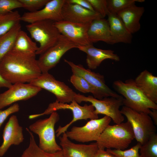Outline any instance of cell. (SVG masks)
Returning <instances> with one entry per match:
<instances>
[{"label":"cell","mask_w":157,"mask_h":157,"mask_svg":"<svg viewBox=\"0 0 157 157\" xmlns=\"http://www.w3.org/2000/svg\"><path fill=\"white\" fill-rule=\"evenodd\" d=\"M35 56L11 50L0 62L1 75L11 84L30 83L42 74Z\"/></svg>","instance_id":"cell-1"},{"label":"cell","mask_w":157,"mask_h":157,"mask_svg":"<svg viewBox=\"0 0 157 157\" xmlns=\"http://www.w3.org/2000/svg\"><path fill=\"white\" fill-rule=\"evenodd\" d=\"M113 88L122 95L124 106L139 112L149 114L151 109H157V104L150 100L135 84L134 80L129 79L124 82L115 81Z\"/></svg>","instance_id":"cell-2"},{"label":"cell","mask_w":157,"mask_h":157,"mask_svg":"<svg viewBox=\"0 0 157 157\" xmlns=\"http://www.w3.org/2000/svg\"><path fill=\"white\" fill-rule=\"evenodd\" d=\"M135 139L131 124L125 122L109 125L96 141L99 149L124 150Z\"/></svg>","instance_id":"cell-3"},{"label":"cell","mask_w":157,"mask_h":157,"mask_svg":"<svg viewBox=\"0 0 157 157\" xmlns=\"http://www.w3.org/2000/svg\"><path fill=\"white\" fill-rule=\"evenodd\" d=\"M61 109H69L73 113V118L71 121L63 126H59L56 130V137L65 132L68 128L75 122L79 120H87L88 119L98 118V115L94 111V107L91 104H85L82 106L80 105L75 100L70 104L58 102L56 101L49 104L47 108L43 113L30 115V119L35 118L45 115L51 114L53 112Z\"/></svg>","instance_id":"cell-4"},{"label":"cell","mask_w":157,"mask_h":157,"mask_svg":"<svg viewBox=\"0 0 157 157\" xmlns=\"http://www.w3.org/2000/svg\"><path fill=\"white\" fill-rule=\"evenodd\" d=\"M59 119L58 113L53 112L49 117L38 120L29 126L30 130L39 137V147L46 152L53 153L62 150L56 142L54 130Z\"/></svg>","instance_id":"cell-5"},{"label":"cell","mask_w":157,"mask_h":157,"mask_svg":"<svg viewBox=\"0 0 157 157\" xmlns=\"http://www.w3.org/2000/svg\"><path fill=\"white\" fill-rule=\"evenodd\" d=\"M54 22L45 20L26 26L31 37L39 43L36 55H40L53 46L60 37L61 34L56 27Z\"/></svg>","instance_id":"cell-6"},{"label":"cell","mask_w":157,"mask_h":157,"mask_svg":"<svg viewBox=\"0 0 157 157\" xmlns=\"http://www.w3.org/2000/svg\"><path fill=\"white\" fill-rule=\"evenodd\" d=\"M123 98L121 96L117 98L108 97L99 99L91 95L87 97L76 93L74 99L78 104L83 101L90 103L95 108L94 111L96 114H103L108 116L114 123L119 124L122 122L124 120V116L119 110L120 107L123 105Z\"/></svg>","instance_id":"cell-7"},{"label":"cell","mask_w":157,"mask_h":157,"mask_svg":"<svg viewBox=\"0 0 157 157\" xmlns=\"http://www.w3.org/2000/svg\"><path fill=\"white\" fill-rule=\"evenodd\" d=\"M120 111L131 124L135 138L138 142L143 144L152 135L156 133L154 124L149 114L137 112L125 106L122 107Z\"/></svg>","instance_id":"cell-8"},{"label":"cell","mask_w":157,"mask_h":157,"mask_svg":"<svg viewBox=\"0 0 157 157\" xmlns=\"http://www.w3.org/2000/svg\"><path fill=\"white\" fill-rule=\"evenodd\" d=\"M111 121L110 117L105 115L100 119H91L83 126H73L65 133L69 139L78 142L96 141Z\"/></svg>","instance_id":"cell-9"},{"label":"cell","mask_w":157,"mask_h":157,"mask_svg":"<svg viewBox=\"0 0 157 157\" xmlns=\"http://www.w3.org/2000/svg\"><path fill=\"white\" fill-rule=\"evenodd\" d=\"M30 83L52 93L56 97V101L59 102H71L74 100L76 94L65 83L56 80L48 72L42 73Z\"/></svg>","instance_id":"cell-10"},{"label":"cell","mask_w":157,"mask_h":157,"mask_svg":"<svg viewBox=\"0 0 157 157\" xmlns=\"http://www.w3.org/2000/svg\"><path fill=\"white\" fill-rule=\"evenodd\" d=\"M77 46L63 35H61L56 43L41 54L37 62L42 73L48 72L55 67L67 51Z\"/></svg>","instance_id":"cell-11"},{"label":"cell","mask_w":157,"mask_h":157,"mask_svg":"<svg viewBox=\"0 0 157 157\" xmlns=\"http://www.w3.org/2000/svg\"><path fill=\"white\" fill-rule=\"evenodd\" d=\"M64 61L70 67L73 74L83 78L98 91L104 98L113 97L117 98L120 97V95L111 89L106 84L103 75L92 72L89 69H85L81 65H76L66 59H64Z\"/></svg>","instance_id":"cell-12"},{"label":"cell","mask_w":157,"mask_h":157,"mask_svg":"<svg viewBox=\"0 0 157 157\" xmlns=\"http://www.w3.org/2000/svg\"><path fill=\"white\" fill-rule=\"evenodd\" d=\"M42 89L30 83L12 84L0 94V110L18 101L28 100L36 95Z\"/></svg>","instance_id":"cell-13"},{"label":"cell","mask_w":157,"mask_h":157,"mask_svg":"<svg viewBox=\"0 0 157 157\" xmlns=\"http://www.w3.org/2000/svg\"><path fill=\"white\" fill-rule=\"evenodd\" d=\"M89 24L76 23L64 20L54 22L56 27L60 34L77 47L93 44L89 41L88 35Z\"/></svg>","instance_id":"cell-14"},{"label":"cell","mask_w":157,"mask_h":157,"mask_svg":"<svg viewBox=\"0 0 157 157\" xmlns=\"http://www.w3.org/2000/svg\"><path fill=\"white\" fill-rule=\"evenodd\" d=\"M65 0H49L41 10L24 13L21 16V21L29 24L45 20L54 22L62 21L63 19L62 10Z\"/></svg>","instance_id":"cell-15"},{"label":"cell","mask_w":157,"mask_h":157,"mask_svg":"<svg viewBox=\"0 0 157 157\" xmlns=\"http://www.w3.org/2000/svg\"><path fill=\"white\" fill-rule=\"evenodd\" d=\"M62 14L64 20L83 24H89L95 19L103 18L96 12L71 3L67 0H65L63 5Z\"/></svg>","instance_id":"cell-16"},{"label":"cell","mask_w":157,"mask_h":157,"mask_svg":"<svg viewBox=\"0 0 157 157\" xmlns=\"http://www.w3.org/2000/svg\"><path fill=\"white\" fill-rule=\"evenodd\" d=\"M2 136L0 157L4 156L11 145H19L24 140L22 127L19 125L16 116L13 115L9 118L5 126Z\"/></svg>","instance_id":"cell-17"},{"label":"cell","mask_w":157,"mask_h":157,"mask_svg":"<svg viewBox=\"0 0 157 157\" xmlns=\"http://www.w3.org/2000/svg\"><path fill=\"white\" fill-rule=\"evenodd\" d=\"M60 136V144L64 157H92L99 149L96 142L88 144H77L72 142L65 133Z\"/></svg>","instance_id":"cell-18"},{"label":"cell","mask_w":157,"mask_h":157,"mask_svg":"<svg viewBox=\"0 0 157 157\" xmlns=\"http://www.w3.org/2000/svg\"><path fill=\"white\" fill-rule=\"evenodd\" d=\"M87 55L86 62L89 69H96L104 60L109 59L115 61L120 60L119 56L112 50H105L94 47L93 44L77 47Z\"/></svg>","instance_id":"cell-19"},{"label":"cell","mask_w":157,"mask_h":157,"mask_svg":"<svg viewBox=\"0 0 157 157\" xmlns=\"http://www.w3.org/2000/svg\"><path fill=\"white\" fill-rule=\"evenodd\" d=\"M88 35L89 41L92 44L100 41L109 44H114L108 21L104 18L95 19L89 23Z\"/></svg>","instance_id":"cell-20"},{"label":"cell","mask_w":157,"mask_h":157,"mask_svg":"<svg viewBox=\"0 0 157 157\" xmlns=\"http://www.w3.org/2000/svg\"><path fill=\"white\" fill-rule=\"evenodd\" d=\"M144 11L143 7L134 4L120 11L117 14L128 31L132 34L140 29V20Z\"/></svg>","instance_id":"cell-21"},{"label":"cell","mask_w":157,"mask_h":157,"mask_svg":"<svg viewBox=\"0 0 157 157\" xmlns=\"http://www.w3.org/2000/svg\"><path fill=\"white\" fill-rule=\"evenodd\" d=\"M107 16L110 34L114 44L120 42L131 43L132 34L127 29L118 15L108 13Z\"/></svg>","instance_id":"cell-22"},{"label":"cell","mask_w":157,"mask_h":157,"mask_svg":"<svg viewBox=\"0 0 157 157\" xmlns=\"http://www.w3.org/2000/svg\"><path fill=\"white\" fill-rule=\"evenodd\" d=\"M137 87L151 101L157 104V77L146 70L134 80Z\"/></svg>","instance_id":"cell-23"},{"label":"cell","mask_w":157,"mask_h":157,"mask_svg":"<svg viewBox=\"0 0 157 157\" xmlns=\"http://www.w3.org/2000/svg\"><path fill=\"white\" fill-rule=\"evenodd\" d=\"M38 47L24 31L18 33L12 50L29 55H36Z\"/></svg>","instance_id":"cell-24"},{"label":"cell","mask_w":157,"mask_h":157,"mask_svg":"<svg viewBox=\"0 0 157 157\" xmlns=\"http://www.w3.org/2000/svg\"><path fill=\"white\" fill-rule=\"evenodd\" d=\"M21 27L20 23H18L0 37V62L3 57L12 49L17 35L21 30Z\"/></svg>","instance_id":"cell-25"},{"label":"cell","mask_w":157,"mask_h":157,"mask_svg":"<svg viewBox=\"0 0 157 157\" xmlns=\"http://www.w3.org/2000/svg\"><path fill=\"white\" fill-rule=\"evenodd\" d=\"M26 129L30 135V143L21 157H64L62 150L53 153H49L42 150L36 143L32 132L28 128Z\"/></svg>","instance_id":"cell-26"},{"label":"cell","mask_w":157,"mask_h":157,"mask_svg":"<svg viewBox=\"0 0 157 157\" xmlns=\"http://www.w3.org/2000/svg\"><path fill=\"white\" fill-rule=\"evenodd\" d=\"M21 16L17 11L0 14V37L20 23Z\"/></svg>","instance_id":"cell-27"},{"label":"cell","mask_w":157,"mask_h":157,"mask_svg":"<svg viewBox=\"0 0 157 157\" xmlns=\"http://www.w3.org/2000/svg\"><path fill=\"white\" fill-rule=\"evenodd\" d=\"M70 81L78 90L83 93H91L96 99H101L104 98L103 95L92 86L83 77L73 74L71 76Z\"/></svg>","instance_id":"cell-28"},{"label":"cell","mask_w":157,"mask_h":157,"mask_svg":"<svg viewBox=\"0 0 157 157\" xmlns=\"http://www.w3.org/2000/svg\"><path fill=\"white\" fill-rule=\"evenodd\" d=\"M139 151L142 157H157V134L156 133L141 145Z\"/></svg>","instance_id":"cell-29"},{"label":"cell","mask_w":157,"mask_h":157,"mask_svg":"<svg viewBox=\"0 0 157 157\" xmlns=\"http://www.w3.org/2000/svg\"><path fill=\"white\" fill-rule=\"evenodd\" d=\"M108 13L117 14L120 11L134 4L143 2L144 0H107Z\"/></svg>","instance_id":"cell-30"},{"label":"cell","mask_w":157,"mask_h":157,"mask_svg":"<svg viewBox=\"0 0 157 157\" xmlns=\"http://www.w3.org/2000/svg\"><path fill=\"white\" fill-rule=\"evenodd\" d=\"M141 144L139 142L131 148L126 150L107 149L106 150L116 157H142L139 153Z\"/></svg>","instance_id":"cell-31"},{"label":"cell","mask_w":157,"mask_h":157,"mask_svg":"<svg viewBox=\"0 0 157 157\" xmlns=\"http://www.w3.org/2000/svg\"><path fill=\"white\" fill-rule=\"evenodd\" d=\"M23 8L29 12H34L44 7L49 0H19Z\"/></svg>","instance_id":"cell-32"},{"label":"cell","mask_w":157,"mask_h":157,"mask_svg":"<svg viewBox=\"0 0 157 157\" xmlns=\"http://www.w3.org/2000/svg\"><path fill=\"white\" fill-rule=\"evenodd\" d=\"M20 8L23 6L19 0H0V14L6 13Z\"/></svg>","instance_id":"cell-33"},{"label":"cell","mask_w":157,"mask_h":157,"mask_svg":"<svg viewBox=\"0 0 157 157\" xmlns=\"http://www.w3.org/2000/svg\"><path fill=\"white\" fill-rule=\"evenodd\" d=\"M94 10L104 18L108 13L107 0H88Z\"/></svg>","instance_id":"cell-34"},{"label":"cell","mask_w":157,"mask_h":157,"mask_svg":"<svg viewBox=\"0 0 157 157\" xmlns=\"http://www.w3.org/2000/svg\"><path fill=\"white\" fill-rule=\"evenodd\" d=\"M19 106L17 103H14L6 110H0V129L5 120L11 114L19 111Z\"/></svg>","instance_id":"cell-35"},{"label":"cell","mask_w":157,"mask_h":157,"mask_svg":"<svg viewBox=\"0 0 157 157\" xmlns=\"http://www.w3.org/2000/svg\"><path fill=\"white\" fill-rule=\"evenodd\" d=\"M72 3L77 4L85 8L95 11L88 0H67Z\"/></svg>","instance_id":"cell-36"},{"label":"cell","mask_w":157,"mask_h":157,"mask_svg":"<svg viewBox=\"0 0 157 157\" xmlns=\"http://www.w3.org/2000/svg\"><path fill=\"white\" fill-rule=\"evenodd\" d=\"M92 157H116L106 150L99 149Z\"/></svg>","instance_id":"cell-37"},{"label":"cell","mask_w":157,"mask_h":157,"mask_svg":"<svg viewBox=\"0 0 157 157\" xmlns=\"http://www.w3.org/2000/svg\"><path fill=\"white\" fill-rule=\"evenodd\" d=\"M12 85V84L4 79L0 74V88H9Z\"/></svg>","instance_id":"cell-38"},{"label":"cell","mask_w":157,"mask_h":157,"mask_svg":"<svg viewBox=\"0 0 157 157\" xmlns=\"http://www.w3.org/2000/svg\"><path fill=\"white\" fill-rule=\"evenodd\" d=\"M157 109H151L149 115L151 117V118L154 123L156 125H157Z\"/></svg>","instance_id":"cell-39"}]
</instances>
